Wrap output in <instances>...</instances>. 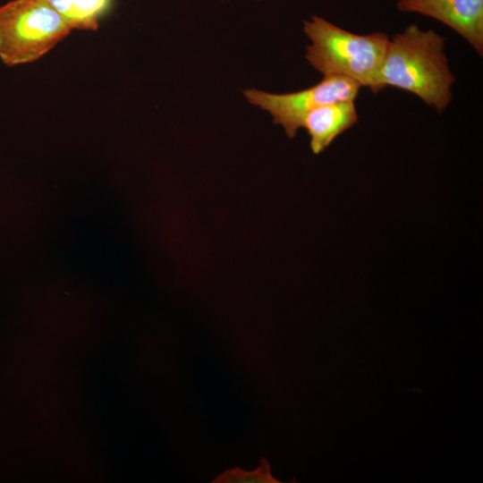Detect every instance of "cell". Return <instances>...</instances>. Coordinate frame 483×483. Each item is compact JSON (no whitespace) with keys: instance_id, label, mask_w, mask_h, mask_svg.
Wrapping results in <instances>:
<instances>
[{"instance_id":"cell-1","label":"cell","mask_w":483,"mask_h":483,"mask_svg":"<svg viewBox=\"0 0 483 483\" xmlns=\"http://www.w3.org/2000/svg\"><path fill=\"white\" fill-rule=\"evenodd\" d=\"M445 38L432 30L408 26L389 41L379 73L381 89L387 86L415 94L443 112L453 99L455 77L445 53Z\"/></svg>"},{"instance_id":"cell-2","label":"cell","mask_w":483,"mask_h":483,"mask_svg":"<svg viewBox=\"0 0 483 483\" xmlns=\"http://www.w3.org/2000/svg\"><path fill=\"white\" fill-rule=\"evenodd\" d=\"M304 32L311 40L306 59L324 77H345L373 93L382 90L379 73L390 41L386 33L358 35L317 15L304 21Z\"/></svg>"},{"instance_id":"cell-3","label":"cell","mask_w":483,"mask_h":483,"mask_svg":"<svg viewBox=\"0 0 483 483\" xmlns=\"http://www.w3.org/2000/svg\"><path fill=\"white\" fill-rule=\"evenodd\" d=\"M72 29L47 0H13L0 6V58L9 66L32 63Z\"/></svg>"},{"instance_id":"cell-4","label":"cell","mask_w":483,"mask_h":483,"mask_svg":"<svg viewBox=\"0 0 483 483\" xmlns=\"http://www.w3.org/2000/svg\"><path fill=\"white\" fill-rule=\"evenodd\" d=\"M360 88L359 83L345 77L325 76L318 84L300 91L275 94L248 89L243 94L250 104L267 111L274 123L282 125L286 135L293 138L307 113L337 101H354Z\"/></svg>"},{"instance_id":"cell-5","label":"cell","mask_w":483,"mask_h":483,"mask_svg":"<svg viewBox=\"0 0 483 483\" xmlns=\"http://www.w3.org/2000/svg\"><path fill=\"white\" fill-rule=\"evenodd\" d=\"M398 10L418 13L453 29L483 55V0H399Z\"/></svg>"},{"instance_id":"cell-6","label":"cell","mask_w":483,"mask_h":483,"mask_svg":"<svg viewBox=\"0 0 483 483\" xmlns=\"http://www.w3.org/2000/svg\"><path fill=\"white\" fill-rule=\"evenodd\" d=\"M357 122L358 113L354 101L343 100L312 109L303 117L301 128L308 131L310 148L318 155Z\"/></svg>"},{"instance_id":"cell-7","label":"cell","mask_w":483,"mask_h":483,"mask_svg":"<svg viewBox=\"0 0 483 483\" xmlns=\"http://www.w3.org/2000/svg\"><path fill=\"white\" fill-rule=\"evenodd\" d=\"M72 29L97 30L112 0H47Z\"/></svg>"},{"instance_id":"cell-8","label":"cell","mask_w":483,"mask_h":483,"mask_svg":"<svg viewBox=\"0 0 483 483\" xmlns=\"http://www.w3.org/2000/svg\"><path fill=\"white\" fill-rule=\"evenodd\" d=\"M222 482L228 483H266L270 482L271 478L268 472L264 469L257 471H233L226 475Z\"/></svg>"}]
</instances>
